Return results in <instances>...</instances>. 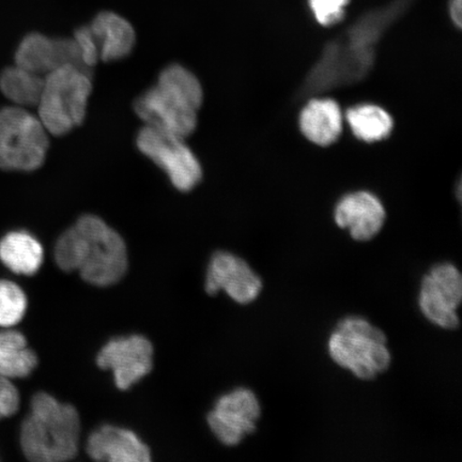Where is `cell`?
Masks as SVG:
<instances>
[{"label":"cell","mask_w":462,"mask_h":462,"mask_svg":"<svg viewBox=\"0 0 462 462\" xmlns=\"http://www.w3.org/2000/svg\"><path fill=\"white\" fill-rule=\"evenodd\" d=\"M73 39L79 46L85 67L91 70V68L97 65V62L100 60V57L89 26L79 28L78 31L75 32Z\"/></svg>","instance_id":"d4e9b609"},{"label":"cell","mask_w":462,"mask_h":462,"mask_svg":"<svg viewBox=\"0 0 462 462\" xmlns=\"http://www.w3.org/2000/svg\"><path fill=\"white\" fill-rule=\"evenodd\" d=\"M448 14L456 28L462 26V0H448Z\"/></svg>","instance_id":"484cf974"},{"label":"cell","mask_w":462,"mask_h":462,"mask_svg":"<svg viewBox=\"0 0 462 462\" xmlns=\"http://www.w3.org/2000/svg\"><path fill=\"white\" fill-rule=\"evenodd\" d=\"M38 356L29 348L27 339L21 332H0V375L23 379L36 369Z\"/></svg>","instance_id":"d6986e66"},{"label":"cell","mask_w":462,"mask_h":462,"mask_svg":"<svg viewBox=\"0 0 462 462\" xmlns=\"http://www.w3.org/2000/svg\"><path fill=\"white\" fill-rule=\"evenodd\" d=\"M103 371H112L119 390H129L153 367V346L143 335L109 340L97 356Z\"/></svg>","instance_id":"8fae6325"},{"label":"cell","mask_w":462,"mask_h":462,"mask_svg":"<svg viewBox=\"0 0 462 462\" xmlns=\"http://www.w3.org/2000/svg\"><path fill=\"white\" fill-rule=\"evenodd\" d=\"M205 288L210 296L223 291L236 303L248 304L262 292L263 282L245 260L221 251L210 260Z\"/></svg>","instance_id":"7c38bea8"},{"label":"cell","mask_w":462,"mask_h":462,"mask_svg":"<svg viewBox=\"0 0 462 462\" xmlns=\"http://www.w3.org/2000/svg\"><path fill=\"white\" fill-rule=\"evenodd\" d=\"M462 301V277L454 264L435 265L421 281L419 304L433 325L455 330L459 327L457 309Z\"/></svg>","instance_id":"9c48e42d"},{"label":"cell","mask_w":462,"mask_h":462,"mask_svg":"<svg viewBox=\"0 0 462 462\" xmlns=\"http://www.w3.org/2000/svg\"><path fill=\"white\" fill-rule=\"evenodd\" d=\"M352 0H308L309 9L322 27H332L345 19Z\"/></svg>","instance_id":"603a6c76"},{"label":"cell","mask_w":462,"mask_h":462,"mask_svg":"<svg viewBox=\"0 0 462 462\" xmlns=\"http://www.w3.org/2000/svg\"><path fill=\"white\" fill-rule=\"evenodd\" d=\"M15 65L26 70L46 75L66 66L86 68L79 46L72 39H51L42 33L28 34L17 48Z\"/></svg>","instance_id":"4fadbf2b"},{"label":"cell","mask_w":462,"mask_h":462,"mask_svg":"<svg viewBox=\"0 0 462 462\" xmlns=\"http://www.w3.org/2000/svg\"><path fill=\"white\" fill-rule=\"evenodd\" d=\"M20 402V393L13 381L0 375V420L19 411Z\"/></svg>","instance_id":"cb8c5ba5"},{"label":"cell","mask_w":462,"mask_h":462,"mask_svg":"<svg viewBox=\"0 0 462 462\" xmlns=\"http://www.w3.org/2000/svg\"><path fill=\"white\" fill-rule=\"evenodd\" d=\"M262 407L254 392L236 389L222 396L208 414V424L225 446L235 447L256 431Z\"/></svg>","instance_id":"30bf717a"},{"label":"cell","mask_w":462,"mask_h":462,"mask_svg":"<svg viewBox=\"0 0 462 462\" xmlns=\"http://www.w3.org/2000/svg\"><path fill=\"white\" fill-rule=\"evenodd\" d=\"M92 91L90 71L66 66L46 75L38 118L49 134L62 136L83 124Z\"/></svg>","instance_id":"5b68a950"},{"label":"cell","mask_w":462,"mask_h":462,"mask_svg":"<svg viewBox=\"0 0 462 462\" xmlns=\"http://www.w3.org/2000/svg\"><path fill=\"white\" fill-rule=\"evenodd\" d=\"M202 97L198 78L180 65H171L161 72L157 84L138 97L134 107L146 125L186 138L198 126Z\"/></svg>","instance_id":"3957f363"},{"label":"cell","mask_w":462,"mask_h":462,"mask_svg":"<svg viewBox=\"0 0 462 462\" xmlns=\"http://www.w3.org/2000/svg\"><path fill=\"white\" fill-rule=\"evenodd\" d=\"M43 85L44 77L17 65L5 69L0 74V90L15 106L37 107Z\"/></svg>","instance_id":"ffe728a7"},{"label":"cell","mask_w":462,"mask_h":462,"mask_svg":"<svg viewBox=\"0 0 462 462\" xmlns=\"http://www.w3.org/2000/svg\"><path fill=\"white\" fill-rule=\"evenodd\" d=\"M346 120L355 135L367 143L384 140L393 130V120L388 112L369 104L349 109Z\"/></svg>","instance_id":"44dd1931"},{"label":"cell","mask_w":462,"mask_h":462,"mask_svg":"<svg viewBox=\"0 0 462 462\" xmlns=\"http://www.w3.org/2000/svg\"><path fill=\"white\" fill-rule=\"evenodd\" d=\"M87 453L97 461L148 462L152 453L136 433L113 425H103L91 433Z\"/></svg>","instance_id":"9a60e30c"},{"label":"cell","mask_w":462,"mask_h":462,"mask_svg":"<svg viewBox=\"0 0 462 462\" xmlns=\"http://www.w3.org/2000/svg\"><path fill=\"white\" fill-rule=\"evenodd\" d=\"M395 17L396 10L368 14L328 44L305 79L300 94H319L365 79L374 66L380 39Z\"/></svg>","instance_id":"7a4b0ae2"},{"label":"cell","mask_w":462,"mask_h":462,"mask_svg":"<svg viewBox=\"0 0 462 462\" xmlns=\"http://www.w3.org/2000/svg\"><path fill=\"white\" fill-rule=\"evenodd\" d=\"M79 433L78 410L40 392L32 397L31 413L23 421L21 448L31 461H68L78 454Z\"/></svg>","instance_id":"277c9868"},{"label":"cell","mask_w":462,"mask_h":462,"mask_svg":"<svg viewBox=\"0 0 462 462\" xmlns=\"http://www.w3.org/2000/svg\"><path fill=\"white\" fill-rule=\"evenodd\" d=\"M343 117L338 104L330 99H314L303 108L300 126L308 140L319 146L333 143L342 133Z\"/></svg>","instance_id":"e0dca14e"},{"label":"cell","mask_w":462,"mask_h":462,"mask_svg":"<svg viewBox=\"0 0 462 462\" xmlns=\"http://www.w3.org/2000/svg\"><path fill=\"white\" fill-rule=\"evenodd\" d=\"M27 297L23 289L10 281H0V327L11 328L21 322L27 310Z\"/></svg>","instance_id":"7402d4cb"},{"label":"cell","mask_w":462,"mask_h":462,"mask_svg":"<svg viewBox=\"0 0 462 462\" xmlns=\"http://www.w3.org/2000/svg\"><path fill=\"white\" fill-rule=\"evenodd\" d=\"M335 221L340 228L348 229L356 241H369L383 229L385 211L377 198L367 192L346 196L335 210Z\"/></svg>","instance_id":"5bb4252c"},{"label":"cell","mask_w":462,"mask_h":462,"mask_svg":"<svg viewBox=\"0 0 462 462\" xmlns=\"http://www.w3.org/2000/svg\"><path fill=\"white\" fill-rule=\"evenodd\" d=\"M385 334L361 317L345 318L328 339V354L356 378L374 380L388 371L392 356Z\"/></svg>","instance_id":"8992f818"},{"label":"cell","mask_w":462,"mask_h":462,"mask_svg":"<svg viewBox=\"0 0 462 462\" xmlns=\"http://www.w3.org/2000/svg\"><path fill=\"white\" fill-rule=\"evenodd\" d=\"M100 60L115 61L128 56L134 48V29L123 16L114 13H102L89 25Z\"/></svg>","instance_id":"2e32d148"},{"label":"cell","mask_w":462,"mask_h":462,"mask_svg":"<svg viewBox=\"0 0 462 462\" xmlns=\"http://www.w3.org/2000/svg\"><path fill=\"white\" fill-rule=\"evenodd\" d=\"M137 147L170 177L173 187L189 192L200 182L202 170L184 138L146 125L137 134Z\"/></svg>","instance_id":"ba28073f"},{"label":"cell","mask_w":462,"mask_h":462,"mask_svg":"<svg viewBox=\"0 0 462 462\" xmlns=\"http://www.w3.org/2000/svg\"><path fill=\"white\" fill-rule=\"evenodd\" d=\"M49 133L26 108H0V170L33 171L44 163Z\"/></svg>","instance_id":"52a82bcc"},{"label":"cell","mask_w":462,"mask_h":462,"mask_svg":"<svg viewBox=\"0 0 462 462\" xmlns=\"http://www.w3.org/2000/svg\"><path fill=\"white\" fill-rule=\"evenodd\" d=\"M55 260L65 273L79 271L86 282L97 287L123 280L129 267L123 236L96 216L80 217L60 236Z\"/></svg>","instance_id":"6da1fadb"},{"label":"cell","mask_w":462,"mask_h":462,"mask_svg":"<svg viewBox=\"0 0 462 462\" xmlns=\"http://www.w3.org/2000/svg\"><path fill=\"white\" fill-rule=\"evenodd\" d=\"M43 260L42 245L27 231H11L0 240V262L15 274H36Z\"/></svg>","instance_id":"ac0fdd59"}]
</instances>
